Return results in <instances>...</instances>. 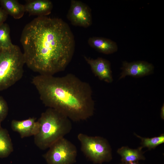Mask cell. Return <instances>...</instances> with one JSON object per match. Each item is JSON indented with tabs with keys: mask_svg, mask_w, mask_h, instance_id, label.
<instances>
[{
	"mask_svg": "<svg viewBox=\"0 0 164 164\" xmlns=\"http://www.w3.org/2000/svg\"><path fill=\"white\" fill-rule=\"evenodd\" d=\"M20 41L25 64L40 75H53L64 70L75 51L73 34L60 18H35L24 27Z\"/></svg>",
	"mask_w": 164,
	"mask_h": 164,
	"instance_id": "1",
	"label": "cell"
},
{
	"mask_svg": "<svg viewBox=\"0 0 164 164\" xmlns=\"http://www.w3.org/2000/svg\"><path fill=\"white\" fill-rule=\"evenodd\" d=\"M32 83L45 106L57 110L70 120H85L93 115L95 103L91 87L74 75L39 74L33 77Z\"/></svg>",
	"mask_w": 164,
	"mask_h": 164,
	"instance_id": "2",
	"label": "cell"
},
{
	"mask_svg": "<svg viewBox=\"0 0 164 164\" xmlns=\"http://www.w3.org/2000/svg\"><path fill=\"white\" fill-rule=\"evenodd\" d=\"M70 121L62 113L48 108L41 114L37 121L39 128L34 136L35 144L41 150L49 148L70 132L72 128Z\"/></svg>",
	"mask_w": 164,
	"mask_h": 164,
	"instance_id": "3",
	"label": "cell"
},
{
	"mask_svg": "<svg viewBox=\"0 0 164 164\" xmlns=\"http://www.w3.org/2000/svg\"><path fill=\"white\" fill-rule=\"evenodd\" d=\"M25 64L23 53L13 45L0 49V91L11 87L22 77Z\"/></svg>",
	"mask_w": 164,
	"mask_h": 164,
	"instance_id": "4",
	"label": "cell"
},
{
	"mask_svg": "<svg viewBox=\"0 0 164 164\" xmlns=\"http://www.w3.org/2000/svg\"><path fill=\"white\" fill-rule=\"evenodd\" d=\"M77 138L80 143L81 151L94 163L102 164L112 160L111 148L106 139L82 133L78 135Z\"/></svg>",
	"mask_w": 164,
	"mask_h": 164,
	"instance_id": "5",
	"label": "cell"
},
{
	"mask_svg": "<svg viewBox=\"0 0 164 164\" xmlns=\"http://www.w3.org/2000/svg\"><path fill=\"white\" fill-rule=\"evenodd\" d=\"M48 149L43 155L47 164H73L76 162L77 148L64 137L57 141Z\"/></svg>",
	"mask_w": 164,
	"mask_h": 164,
	"instance_id": "6",
	"label": "cell"
},
{
	"mask_svg": "<svg viewBox=\"0 0 164 164\" xmlns=\"http://www.w3.org/2000/svg\"><path fill=\"white\" fill-rule=\"evenodd\" d=\"M67 17L74 26L87 28L92 24L90 8L87 5L79 1H71Z\"/></svg>",
	"mask_w": 164,
	"mask_h": 164,
	"instance_id": "7",
	"label": "cell"
},
{
	"mask_svg": "<svg viewBox=\"0 0 164 164\" xmlns=\"http://www.w3.org/2000/svg\"><path fill=\"white\" fill-rule=\"evenodd\" d=\"M154 69L152 64L144 61L131 62L123 61L119 79L124 78L128 76L136 78L146 76L153 73Z\"/></svg>",
	"mask_w": 164,
	"mask_h": 164,
	"instance_id": "8",
	"label": "cell"
},
{
	"mask_svg": "<svg viewBox=\"0 0 164 164\" xmlns=\"http://www.w3.org/2000/svg\"><path fill=\"white\" fill-rule=\"evenodd\" d=\"M84 58L94 74L100 80L108 83L113 81L111 64L108 60L101 57L93 59L84 56Z\"/></svg>",
	"mask_w": 164,
	"mask_h": 164,
	"instance_id": "9",
	"label": "cell"
},
{
	"mask_svg": "<svg viewBox=\"0 0 164 164\" xmlns=\"http://www.w3.org/2000/svg\"><path fill=\"white\" fill-rule=\"evenodd\" d=\"M36 118L34 117L23 120H13L11 126L12 130L18 133L22 138L34 136L38 132L39 125Z\"/></svg>",
	"mask_w": 164,
	"mask_h": 164,
	"instance_id": "10",
	"label": "cell"
},
{
	"mask_svg": "<svg viewBox=\"0 0 164 164\" xmlns=\"http://www.w3.org/2000/svg\"><path fill=\"white\" fill-rule=\"evenodd\" d=\"M25 12L29 15L46 16L50 14L53 8L51 1L49 0H29L24 5Z\"/></svg>",
	"mask_w": 164,
	"mask_h": 164,
	"instance_id": "11",
	"label": "cell"
},
{
	"mask_svg": "<svg viewBox=\"0 0 164 164\" xmlns=\"http://www.w3.org/2000/svg\"><path fill=\"white\" fill-rule=\"evenodd\" d=\"M89 46L97 51L106 54L113 53L117 51L118 47L116 43L106 38L93 37L88 40Z\"/></svg>",
	"mask_w": 164,
	"mask_h": 164,
	"instance_id": "12",
	"label": "cell"
},
{
	"mask_svg": "<svg viewBox=\"0 0 164 164\" xmlns=\"http://www.w3.org/2000/svg\"><path fill=\"white\" fill-rule=\"evenodd\" d=\"M142 149L141 146L135 149L128 146H122L118 149L117 152L121 157V163L138 162L145 159Z\"/></svg>",
	"mask_w": 164,
	"mask_h": 164,
	"instance_id": "13",
	"label": "cell"
},
{
	"mask_svg": "<svg viewBox=\"0 0 164 164\" xmlns=\"http://www.w3.org/2000/svg\"><path fill=\"white\" fill-rule=\"evenodd\" d=\"M3 9L8 15L16 19L22 18L25 12L24 5L16 0H0Z\"/></svg>",
	"mask_w": 164,
	"mask_h": 164,
	"instance_id": "14",
	"label": "cell"
},
{
	"mask_svg": "<svg viewBox=\"0 0 164 164\" xmlns=\"http://www.w3.org/2000/svg\"><path fill=\"white\" fill-rule=\"evenodd\" d=\"M13 151L12 143L8 130L0 126V158L7 157Z\"/></svg>",
	"mask_w": 164,
	"mask_h": 164,
	"instance_id": "15",
	"label": "cell"
},
{
	"mask_svg": "<svg viewBox=\"0 0 164 164\" xmlns=\"http://www.w3.org/2000/svg\"><path fill=\"white\" fill-rule=\"evenodd\" d=\"M13 45L10 36L9 26L4 23L0 25V49H8Z\"/></svg>",
	"mask_w": 164,
	"mask_h": 164,
	"instance_id": "16",
	"label": "cell"
},
{
	"mask_svg": "<svg viewBox=\"0 0 164 164\" xmlns=\"http://www.w3.org/2000/svg\"><path fill=\"white\" fill-rule=\"evenodd\" d=\"M135 135L141 140V147H146L149 150L154 149L156 147L164 142V134H162L159 136L151 138H146L141 137L136 134Z\"/></svg>",
	"mask_w": 164,
	"mask_h": 164,
	"instance_id": "17",
	"label": "cell"
},
{
	"mask_svg": "<svg viewBox=\"0 0 164 164\" xmlns=\"http://www.w3.org/2000/svg\"><path fill=\"white\" fill-rule=\"evenodd\" d=\"M9 107L7 103L4 98L0 96V126L8 114Z\"/></svg>",
	"mask_w": 164,
	"mask_h": 164,
	"instance_id": "18",
	"label": "cell"
},
{
	"mask_svg": "<svg viewBox=\"0 0 164 164\" xmlns=\"http://www.w3.org/2000/svg\"><path fill=\"white\" fill-rule=\"evenodd\" d=\"M8 14L3 9L0 8V25L4 23L6 20Z\"/></svg>",
	"mask_w": 164,
	"mask_h": 164,
	"instance_id": "19",
	"label": "cell"
},
{
	"mask_svg": "<svg viewBox=\"0 0 164 164\" xmlns=\"http://www.w3.org/2000/svg\"><path fill=\"white\" fill-rule=\"evenodd\" d=\"M164 104L162 105L161 108V117L162 119H164Z\"/></svg>",
	"mask_w": 164,
	"mask_h": 164,
	"instance_id": "20",
	"label": "cell"
},
{
	"mask_svg": "<svg viewBox=\"0 0 164 164\" xmlns=\"http://www.w3.org/2000/svg\"><path fill=\"white\" fill-rule=\"evenodd\" d=\"M138 162H128V163H121L120 164H139Z\"/></svg>",
	"mask_w": 164,
	"mask_h": 164,
	"instance_id": "21",
	"label": "cell"
}]
</instances>
